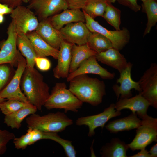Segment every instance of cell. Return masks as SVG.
<instances>
[{
    "instance_id": "30bf717a",
    "label": "cell",
    "mask_w": 157,
    "mask_h": 157,
    "mask_svg": "<svg viewBox=\"0 0 157 157\" xmlns=\"http://www.w3.org/2000/svg\"><path fill=\"white\" fill-rule=\"evenodd\" d=\"M121 114V111L117 110L115 108V104L112 103L100 113L78 118L76 121V124L79 126H88L89 128L88 135L91 137L95 135L96 128L100 127L103 129L109 120Z\"/></svg>"
},
{
    "instance_id": "4dcf8cb0",
    "label": "cell",
    "mask_w": 157,
    "mask_h": 157,
    "mask_svg": "<svg viewBox=\"0 0 157 157\" xmlns=\"http://www.w3.org/2000/svg\"><path fill=\"white\" fill-rule=\"evenodd\" d=\"M29 103H24L16 99H9L0 103V110L5 115L12 114Z\"/></svg>"
},
{
    "instance_id": "7a4b0ae2",
    "label": "cell",
    "mask_w": 157,
    "mask_h": 157,
    "mask_svg": "<svg viewBox=\"0 0 157 157\" xmlns=\"http://www.w3.org/2000/svg\"><path fill=\"white\" fill-rule=\"evenodd\" d=\"M21 89L29 103L41 110L50 95L49 87L43 76L34 68L26 67L20 83Z\"/></svg>"
},
{
    "instance_id": "4fadbf2b",
    "label": "cell",
    "mask_w": 157,
    "mask_h": 157,
    "mask_svg": "<svg viewBox=\"0 0 157 157\" xmlns=\"http://www.w3.org/2000/svg\"><path fill=\"white\" fill-rule=\"evenodd\" d=\"M59 31L64 40L77 45L86 44L92 33L85 24L81 22L67 24Z\"/></svg>"
},
{
    "instance_id": "e0dca14e",
    "label": "cell",
    "mask_w": 157,
    "mask_h": 157,
    "mask_svg": "<svg viewBox=\"0 0 157 157\" xmlns=\"http://www.w3.org/2000/svg\"><path fill=\"white\" fill-rule=\"evenodd\" d=\"M73 44L63 41L59 50L57 65L53 70L54 76L57 78H67L69 74Z\"/></svg>"
},
{
    "instance_id": "52a82bcc",
    "label": "cell",
    "mask_w": 157,
    "mask_h": 157,
    "mask_svg": "<svg viewBox=\"0 0 157 157\" xmlns=\"http://www.w3.org/2000/svg\"><path fill=\"white\" fill-rule=\"evenodd\" d=\"M26 65V59L18 51L17 68L10 81L0 92V97L8 100L16 99L24 103H29L20 88L22 76Z\"/></svg>"
},
{
    "instance_id": "7c38bea8",
    "label": "cell",
    "mask_w": 157,
    "mask_h": 157,
    "mask_svg": "<svg viewBox=\"0 0 157 157\" xmlns=\"http://www.w3.org/2000/svg\"><path fill=\"white\" fill-rule=\"evenodd\" d=\"M28 2L26 7L35 10L40 21L68 8L65 0H30Z\"/></svg>"
},
{
    "instance_id": "8d00e7d4",
    "label": "cell",
    "mask_w": 157,
    "mask_h": 157,
    "mask_svg": "<svg viewBox=\"0 0 157 157\" xmlns=\"http://www.w3.org/2000/svg\"><path fill=\"white\" fill-rule=\"evenodd\" d=\"M68 8L69 9H83L88 0H65Z\"/></svg>"
},
{
    "instance_id": "4316f807",
    "label": "cell",
    "mask_w": 157,
    "mask_h": 157,
    "mask_svg": "<svg viewBox=\"0 0 157 157\" xmlns=\"http://www.w3.org/2000/svg\"><path fill=\"white\" fill-rule=\"evenodd\" d=\"M86 44L97 53L113 47L111 42L107 38L96 32L91 33L88 38Z\"/></svg>"
},
{
    "instance_id": "f35d334b",
    "label": "cell",
    "mask_w": 157,
    "mask_h": 157,
    "mask_svg": "<svg viewBox=\"0 0 157 157\" xmlns=\"http://www.w3.org/2000/svg\"><path fill=\"white\" fill-rule=\"evenodd\" d=\"M22 0H0L1 3L6 4L13 9L20 6Z\"/></svg>"
},
{
    "instance_id": "ffe728a7",
    "label": "cell",
    "mask_w": 157,
    "mask_h": 157,
    "mask_svg": "<svg viewBox=\"0 0 157 157\" xmlns=\"http://www.w3.org/2000/svg\"><path fill=\"white\" fill-rule=\"evenodd\" d=\"M97 61L117 70L120 73L126 67L128 62L118 50L110 48L95 55Z\"/></svg>"
},
{
    "instance_id": "8fae6325",
    "label": "cell",
    "mask_w": 157,
    "mask_h": 157,
    "mask_svg": "<svg viewBox=\"0 0 157 157\" xmlns=\"http://www.w3.org/2000/svg\"><path fill=\"white\" fill-rule=\"evenodd\" d=\"M8 37L1 44L0 64L8 63L12 67L17 65L18 50L17 49V33L15 24L11 21L7 28Z\"/></svg>"
},
{
    "instance_id": "d590c367",
    "label": "cell",
    "mask_w": 157,
    "mask_h": 157,
    "mask_svg": "<svg viewBox=\"0 0 157 157\" xmlns=\"http://www.w3.org/2000/svg\"><path fill=\"white\" fill-rule=\"evenodd\" d=\"M35 61L37 68L42 71H47L51 67V63L46 57H36L35 59Z\"/></svg>"
},
{
    "instance_id": "ee69618b",
    "label": "cell",
    "mask_w": 157,
    "mask_h": 157,
    "mask_svg": "<svg viewBox=\"0 0 157 157\" xmlns=\"http://www.w3.org/2000/svg\"><path fill=\"white\" fill-rule=\"evenodd\" d=\"M107 2H110L111 3H113L115 2L117 0H103Z\"/></svg>"
},
{
    "instance_id": "ba28073f",
    "label": "cell",
    "mask_w": 157,
    "mask_h": 157,
    "mask_svg": "<svg viewBox=\"0 0 157 157\" xmlns=\"http://www.w3.org/2000/svg\"><path fill=\"white\" fill-rule=\"evenodd\" d=\"M10 16L15 24L17 34H26L35 31L39 23L37 17L31 10L21 5L13 9Z\"/></svg>"
},
{
    "instance_id": "277c9868",
    "label": "cell",
    "mask_w": 157,
    "mask_h": 157,
    "mask_svg": "<svg viewBox=\"0 0 157 157\" xmlns=\"http://www.w3.org/2000/svg\"><path fill=\"white\" fill-rule=\"evenodd\" d=\"M69 90L65 82L56 83L44 106L48 110L54 108L63 109L65 112L78 111L83 105Z\"/></svg>"
},
{
    "instance_id": "5b68a950",
    "label": "cell",
    "mask_w": 157,
    "mask_h": 157,
    "mask_svg": "<svg viewBox=\"0 0 157 157\" xmlns=\"http://www.w3.org/2000/svg\"><path fill=\"white\" fill-rule=\"evenodd\" d=\"M157 141V119L148 115L142 119L137 128L136 134L132 141L127 144L133 151L145 149L153 142Z\"/></svg>"
},
{
    "instance_id": "1f68e13d",
    "label": "cell",
    "mask_w": 157,
    "mask_h": 157,
    "mask_svg": "<svg viewBox=\"0 0 157 157\" xmlns=\"http://www.w3.org/2000/svg\"><path fill=\"white\" fill-rule=\"evenodd\" d=\"M53 133L51 140L56 142L63 147L66 156L68 157H76V151L72 144V142L61 138L57 133L54 132Z\"/></svg>"
},
{
    "instance_id": "603a6c76",
    "label": "cell",
    "mask_w": 157,
    "mask_h": 157,
    "mask_svg": "<svg viewBox=\"0 0 157 157\" xmlns=\"http://www.w3.org/2000/svg\"><path fill=\"white\" fill-rule=\"evenodd\" d=\"M71 60L69 73L76 70L84 60L93 56L97 53L91 49L86 44L82 45H72L71 49Z\"/></svg>"
},
{
    "instance_id": "f6af8a7d",
    "label": "cell",
    "mask_w": 157,
    "mask_h": 157,
    "mask_svg": "<svg viewBox=\"0 0 157 157\" xmlns=\"http://www.w3.org/2000/svg\"><path fill=\"white\" fill-rule=\"evenodd\" d=\"M6 99L0 97V103L5 101Z\"/></svg>"
},
{
    "instance_id": "d4e9b609",
    "label": "cell",
    "mask_w": 157,
    "mask_h": 157,
    "mask_svg": "<svg viewBox=\"0 0 157 157\" xmlns=\"http://www.w3.org/2000/svg\"><path fill=\"white\" fill-rule=\"evenodd\" d=\"M36 108L30 103L18 110L9 115H5L4 123L12 129H19L21 123L27 116L35 113L37 110Z\"/></svg>"
},
{
    "instance_id": "836d02e7",
    "label": "cell",
    "mask_w": 157,
    "mask_h": 157,
    "mask_svg": "<svg viewBox=\"0 0 157 157\" xmlns=\"http://www.w3.org/2000/svg\"><path fill=\"white\" fill-rule=\"evenodd\" d=\"M33 129L28 128L27 133L19 138H15L13 140L15 147L17 149H25L30 145L33 133Z\"/></svg>"
},
{
    "instance_id": "7402d4cb",
    "label": "cell",
    "mask_w": 157,
    "mask_h": 157,
    "mask_svg": "<svg viewBox=\"0 0 157 157\" xmlns=\"http://www.w3.org/2000/svg\"><path fill=\"white\" fill-rule=\"evenodd\" d=\"M141 122L142 120L138 118L135 113H132L126 117L110 122L105 127L110 132L117 133L137 129L140 126Z\"/></svg>"
},
{
    "instance_id": "3957f363",
    "label": "cell",
    "mask_w": 157,
    "mask_h": 157,
    "mask_svg": "<svg viewBox=\"0 0 157 157\" xmlns=\"http://www.w3.org/2000/svg\"><path fill=\"white\" fill-rule=\"evenodd\" d=\"M28 128L45 132L58 133L72 125L73 120L64 113L58 112L41 116L35 113L26 119Z\"/></svg>"
},
{
    "instance_id": "5bb4252c",
    "label": "cell",
    "mask_w": 157,
    "mask_h": 157,
    "mask_svg": "<svg viewBox=\"0 0 157 157\" xmlns=\"http://www.w3.org/2000/svg\"><path fill=\"white\" fill-rule=\"evenodd\" d=\"M132 64L128 62L126 68L120 73L119 77L117 80V83L120 85L114 84L112 89L117 97V99L120 96V98H129L132 96L131 90L134 89L139 93L141 89L138 81H135L131 77V70Z\"/></svg>"
},
{
    "instance_id": "b9f144b4",
    "label": "cell",
    "mask_w": 157,
    "mask_h": 157,
    "mask_svg": "<svg viewBox=\"0 0 157 157\" xmlns=\"http://www.w3.org/2000/svg\"><path fill=\"white\" fill-rule=\"evenodd\" d=\"M149 152L150 154L151 157H156L157 156V143L151 148Z\"/></svg>"
},
{
    "instance_id": "ac0fdd59",
    "label": "cell",
    "mask_w": 157,
    "mask_h": 157,
    "mask_svg": "<svg viewBox=\"0 0 157 157\" xmlns=\"http://www.w3.org/2000/svg\"><path fill=\"white\" fill-rule=\"evenodd\" d=\"M47 19L54 27L58 30L65 25L70 23L85 22V16L83 11L80 9L68 8Z\"/></svg>"
},
{
    "instance_id": "e575fe53",
    "label": "cell",
    "mask_w": 157,
    "mask_h": 157,
    "mask_svg": "<svg viewBox=\"0 0 157 157\" xmlns=\"http://www.w3.org/2000/svg\"><path fill=\"white\" fill-rule=\"evenodd\" d=\"M15 138L13 133L6 130L0 129V156L6 152L7 145L10 140Z\"/></svg>"
},
{
    "instance_id": "8992f818",
    "label": "cell",
    "mask_w": 157,
    "mask_h": 157,
    "mask_svg": "<svg viewBox=\"0 0 157 157\" xmlns=\"http://www.w3.org/2000/svg\"><path fill=\"white\" fill-rule=\"evenodd\" d=\"M85 25L92 32H96L107 38L111 42L113 47L120 51L129 43L130 34L129 30L125 27L115 31L109 30L102 26L84 11Z\"/></svg>"
},
{
    "instance_id": "d6986e66",
    "label": "cell",
    "mask_w": 157,
    "mask_h": 157,
    "mask_svg": "<svg viewBox=\"0 0 157 157\" xmlns=\"http://www.w3.org/2000/svg\"><path fill=\"white\" fill-rule=\"evenodd\" d=\"M35 31L50 46L59 50L64 40L59 30L54 27L47 19L40 21Z\"/></svg>"
},
{
    "instance_id": "83f0119b",
    "label": "cell",
    "mask_w": 157,
    "mask_h": 157,
    "mask_svg": "<svg viewBox=\"0 0 157 157\" xmlns=\"http://www.w3.org/2000/svg\"><path fill=\"white\" fill-rule=\"evenodd\" d=\"M142 11L147 15V22L143 34L144 37L149 33L151 28L157 22V1L147 0L143 2Z\"/></svg>"
},
{
    "instance_id": "7dc6e473",
    "label": "cell",
    "mask_w": 157,
    "mask_h": 157,
    "mask_svg": "<svg viewBox=\"0 0 157 157\" xmlns=\"http://www.w3.org/2000/svg\"><path fill=\"white\" fill-rule=\"evenodd\" d=\"M140 0L142 1V2H144L145 1H146L147 0Z\"/></svg>"
},
{
    "instance_id": "cb8c5ba5",
    "label": "cell",
    "mask_w": 157,
    "mask_h": 157,
    "mask_svg": "<svg viewBox=\"0 0 157 157\" xmlns=\"http://www.w3.org/2000/svg\"><path fill=\"white\" fill-rule=\"evenodd\" d=\"M17 46L21 54L26 58V67L34 68L35 59L37 56L34 48L26 34H17Z\"/></svg>"
},
{
    "instance_id": "484cf974",
    "label": "cell",
    "mask_w": 157,
    "mask_h": 157,
    "mask_svg": "<svg viewBox=\"0 0 157 157\" xmlns=\"http://www.w3.org/2000/svg\"><path fill=\"white\" fill-rule=\"evenodd\" d=\"M129 149L127 144L117 138H113L110 143L103 146L101 150L102 157H127Z\"/></svg>"
},
{
    "instance_id": "f546056e",
    "label": "cell",
    "mask_w": 157,
    "mask_h": 157,
    "mask_svg": "<svg viewBox=\"0 0 157 157\" xmlns=\"http://www.w3.org/2000/svg\"><path fill=\"white\" fill-rule=\"evenodd\" d=\"M121 11L114 6L112 3L108 2L102 17L116 30H120Z\"/></svg>"
},
{
    "instance_id": "60d3db41",
    "label": "cell",
    "mask_w": 157,
    "mask_h": 157,
    "mask_svg": "<svg viewBox=\"0 0 157 157\" xmlns=\"http://www.w3.org/2000/svg\"><path fill=\"white\" fill-rule=\"evenodd\" d=\"M130 157H151V155L145 149L140 150V151L136 154L130 156Z\"/></svg>"
},
{
    "instance_id": "bcb514c9",
    "label": "cell",
    "mask_w": 157,
    "mask_h": 157,
    "mask_svg": "<svg viewBox=\"0 0 157 157\" xmlns=\"http://www.w3.org/2000/svg\"><path fill=\"white\" fill-rule=\"evenodd\" d=\"M30 0H22V1L24 3H28V2Z\"/></svg>"
},
{
    "instance_id": "9c48e42d",
    "label": "cell",
    "mask_w": 157,
    "mask_h": 157,
    "mask_svg": "<svg viewBox=\"0 0 157 157\" xmlns=\"http://www.w3.org/2000/svg\"><path fill=\"white\" fill-rule=\"evenodd\" d=\"M141 89L139 93L151 106L157 108V65L151 64L138 81Z\"/></svg>"
},
{
    "instance_id": "2e32d148",
    "label": "cell",
    "mask_w": 157,
    "mask_h": 157,
    "mask_svg": "<svg viewBox=\"0 0 157 157\" xmlns=\"http://www.w3.org/2000/svg\"><path fill=\"white\" fill-rule=\"evenodd\" d=\"M150 106L149 102L139 93L133 97L120 98L115 104V108L120 111L129 109L142 119L147 115V112Z\"/></svg>"
},
{
    "instance_id": "9a60e30c",
    "label": "cell",
    "mask_w": 157,
    "mask_h": 157,
    "mask_svg": "<svg viewBox=\"0 0 157 157\" xmlns=\"http://www.w3.org/2000/svg\"><path fill=\"white\" fill-rule=\"evenodd\" d=\"M87 74H97L106 79H113L115 76L114 73H111L101 67L98 63L95 56H93L84 60L76 70L69 73L67 81L69 82L77 76Z\"/></svg>"
},
{
    "instance_id": "6da1fadb",
    "label": "cell",
    "mask_w": 157,
    "mask_h": 157,
    "mask_svg": "<svg viewBox=\"0 0 157 157\" xmlns=\"http://www.w3.org/2000/svg\"><path fill=\"white\" fill-rule=\"evenodd\" d=\"M69 82V90L83 103L96 106L102 102L106 93L103 81L84 74L74 77Z\"/></svg>"
},
{
    "instance_id": "ab89813d",
    "label": "cell",
    "mask_w": 157,
    "mask_h": 157,
    "mask_svg": "<svg viewBox=\"0 0 157 157\" xmlns=\"http://www.w3.org/2000/svg\"><path fill=\"white\" fill-rule=\"evenodd\" d=\"M13 8L9 7L8 5L0 2V14L4 15L10 14Z\"/></svg>"
},
{
    "instance_id": "7bdbcfd3",
    "label": "cell",
    "mask_w": 157,
    "mask_h": 157,
    "mask_svg": "<svg viewBox=\"0 0 157 157\" xmlns=\"http://www.w3.org/2000/svg\"><path fill=\"white\" fill-rule=\"evenodd\" d=\"M4 20V15L0 14V24L2 23Z\"/></svg>"
},
{
    "instance_id": "74e56055",
    "label": "cell",
    "mask_w": 157,
    "mask_h": 157,
    "mask_svg": "<svg viewBox=\"0 0 157 157\" xmlns=\"http://www.w3.org/2000/svg\"><path fill=\"white\" fill-rule=\"evenodd\" d=\"M120 4L129 7L135 12L140 11L141 6L138 4L137 0H117Z\"/></svg>"
},
{
    "instance_id": "f1b7e54d",
    "label": "cell",
    "mask_w": 157,
    "mask_h": 157,
    "mask_svg": "<svg viewBox=\"0 0 157 157\" xmlns=\"http://www.w3.org/2000/svg\"><path fill=\"white\" fill-rule=\"evenodd\" d=\"M108 2L103 0H88L82 10L93 19L102 17Z\"/></svg>"
},
{
    "instance_id": "d6a6232c",
    "label": "cell",
    "mask_w": 157,
    "mask_h": 157,
    "mask_svg": "<svg viewBox=\"0 0 157 157\" xmlns=\"http://www.w3.org/2000/svg\"><path fill=\"white\" fill-rule=\"evenodd\" d=\"M10 66L8 63L0 64V92L8 83L12 72Z\"/></svg>"
},
{
    "instance_id": "44dd1931",
    "label": "cell",
    "mask_w": 157,
    "mask_h": 157,
    "mask_svg": "<svg viewBox=\"0 0 157 157\" xmlns=\"http://www.w3.org/2000/svg\"><path fill=\"white\" fill-rule=\"evenodd\" d=\"M26 35L34 48L37 57L51 56L57 59L59 50L50 46L35 31L28 32Z\"/></svg>"
}]
</instances>
